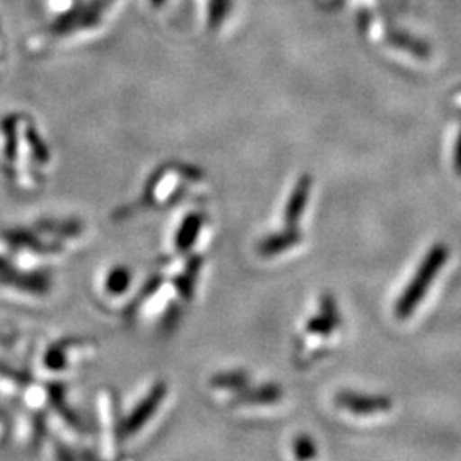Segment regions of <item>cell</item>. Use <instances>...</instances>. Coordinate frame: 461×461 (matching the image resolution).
<instances>
[{"mask_svg": "<svg viewBox=\"0 0 461 461\" xmlns=\"http://www.w3.org/2000/svg\"><path fill=\"white\" fill-rule=\"evenodd\" d=\"M447 257H449V251L445 245H436L429 249L426 258L422 260V264L419 265L413 279L395 304L396 318L405 320L415 312L419 303L426 296L432 280L436 279V276L445 267Z\"/></svg>", "mask_w": 461, "mask_h": 461, "instance_id": "cell-1", "label": "cell"}, {"mask_svg": "<svg viewBox=\"0 0 461 461\" xmlns=\"http://www.w3.org/2000/svg\"><path fill=\"white\" fill-rule=\"evenodd\" d=\"M103 9H104L103 0H91L87 4H81L59 17L53 23V30L57 33H70L74 30L96 26L101 19V14H103Z\"/></svg>", "mask_w": 461, "mask_h": 461, "instance_id": "cell-2", "label": "cell"}, {"mask_svg": "<svg viewBox=\"0 0 461 461\" xmlns=\"http://www.w3.org/2000/svg\"><path fill=\"white\" fill-rule=\"evenodd\" d=\"M335 402L339 407L357 415L386 412L392 409V400L388 396L359 395L352 392H340L335 396Z\"/></svg>", "mask_w": 461, "mask_h": 461, "instance_id": "cell-3", "label": "cell"}, {"mask_svg": "<svg viewBox=\"0 0 461 461\" xmlns=\"http://www.w3.org/2000/svg\"><path fill=\"white\" fill-rule=\"evenodd\" d=\"M310 192H312V176L304 175L297 180L296 186H294L291 198L285 205V211H284V222L287 228H291V230L296 228L299 219L303 217V212L308 205Z\"/></svg>", "mask_w": 461, "mask_h": 461, "instance_id": "cell-4", "label": "cell"}, {"mask_svg": "<svg viewBox=\"0 0 461 461\" xmlns=\"http://www.w3.org/2000/svg\"><path fill=\"white\" fill-rule=\"evenodd\" d=\"M301 240H303V234L296 230V228L294 230L287 228V230H284V232H277V234L265 238L264 241H260L257 249L262 257H274L289 248L296 247Z\"/></svg>", "mask_w": 461, "mask_h": 461, "instance_id": "cell-5", "label": "cell"}, {"mask_svg": "<svg viewBox=\"0 0 461 461\" xmlns=\"http://www.w3.org/2000/svg\"><path fill=\"white\" fill-rule=\"evenodd\" d=\"M279 384H264L253 390H243L234 398V403H274L282 398Z\"/></svg>", "mask_w": 461, "mask_h": 461, "instance_id": "cell-6", "label": "cell"}, {"mask_svg": "<svg viewBox=\"0 0 461 461\" xmlns=\"http://www.w3.org/2000/svg\"><path fill=\"white\" fill-rule=\"evenodd\" d=\"M202 224H203V219L200 214H190L183 221L182 228L176 234V248L180 251H186L194 247L202 230Z\"/></svg>", "mask_w": 461, "mask_h": 461, "instance_id": "cell-7", "label": "cell"}, {"mask_svg": "<svg viewBox=\"0 0 461 461\" xmlns=\"http://www.w3.org/2000/svg\"><path fill=\"white\" fill-rule=\"evenodd\" d=\"M165 384H158V386L150 392V395L144 400V403L137 409V412L133 413L132 428H140V426L148 420L149 415H152V413L156 412L159 402L165 398Z\"/></svg>", "mask_w": 461, "mask_h": 461, "instance_id": "cell-8", "label": "cell"}, {"mask_svg": "<svg viewBox=\"0 0 461 461\" xmlns=\"http://www.w3.org/2000/svg\"><path fill=\"white\" fill-rule=\"evenodd\" d=\"M232 0H207V24L211 30H219L230 16Z\"/></svg>", "mask_w": 461, "mask_h": 461, "instance_id": "cell-9", "label": "cell"}, {"mask_svg": "<svg viewBox=\"0 0 461 461\" xmlns=\"http://www.w3.org/2000/svg\"><path fill=\"white\" fill-rule=\"evenodd\" d=\"M211 384L214 388H222V390H243L248 386V375L241 371L221 373L211 379Z\"/></svg>", "mask_w": 461, "mask_h": 461, "instance_id": "cell-10", "label": "cell"}, {"mask_svg": "<svg viewBox=\"0 0 461 461\" xmlns=\"http://www.w3.org/2000/svg\"><path fill=\"white\" fill-rule=\"evenodd\" d=\"M339 321L331 320L327 314H320V316H313L308 325H306V331L308 333H314V335H330L333 330L337 329Z\"/></svg>", "mask_w": 461, "mask_h": 461, "instance_id": "cell-11", "label": "cell"}, {"mask_svg": "<svg viewBox=\"0 0 461 461\" xmlns=\"http://www.w3.org/2000/svg\"><path fill=\"white\" fill-rule=\"evenodd\" d=\"M294 455L301 460H310L316 455V446L310 436H299L294 441Z\"/></svg>", "mask_w": 461, "mask_h": 461, "instance_id": "cell-12", "label": "cell"}, {"mask_svg": "<svg viewBox=\"0 0 461 461\" xmlns=\"http://www.w3.org/2000/svg\"><path fill=\"white\" fill-rule=\"evenodd\" d=\"M321 313L327 314L329 318L340 323V316H339V312H337V304H335V299H333V297H321Z\"/></svg>", "mask_w": 461, "mask_h": 461, "instance_id": "cell-13", "label": "cell"}, {"mask_svg": "<svg viewBox=\"0 0 461 461\" xmlns=\"http://www.w3.org/2000/svg\"><path fill=\"white\" fill-rule=\"evenodd\" d=\"M455 169L458 175H461V132L456 140V149H455Z\"/></svg>", "mask_w": 461, "mask_h": 461, "instance_id": "cell-14", "label": "cell"}, {"mask_svg": "<svg viewBox=\"0 0 461 461\" xmlns=\"http://www.w3.org/2000/svg\"><path fill=\"white\" fill-rule=\"evenodd\" d=\"M150 2H152V5H154V7H161V5H165L167 0H150Z\"/></svg>", "mask_w": 461, "mask_h": 461, "instance_id": "cell-15", "label": "cell"}, {"mask_svg": "<svg viewBox=\"0 0 461 461\" xmlns=\"http://www.w3.org/2000/svg\"><path fill=\"white\" fill-rule=\"evenodd\" d=\"M106 2H112V0H106Z\"/></svg>", "mask_w": 461, "mask_h": 461, "instance_id": "cell-16", "label": "cell"}]
</instances>
